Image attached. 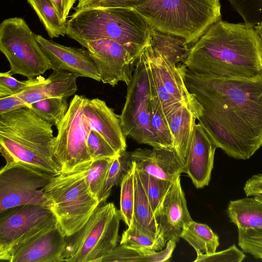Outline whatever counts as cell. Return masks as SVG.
Returning a JSON list of instances; mask_svg holds the SVG:
<instances>
[{
    "mask_svg": "<svg viewBox=\"0 0 262 262\" xmlns=\"http://www.w3.org/2000/svg\"><path fill=\"white\" fill-rule=\"evenodd\" d=\"M144 1V0H101L94 7L134 8Z\"/></svg>",
    "mask_w": 262,
    "mask_h": 262,
    "instance_id": "43",
    "label": "cell"
},
{
    "mask_svg": "<svg viewBox=\"0 0 262 262\" xmlns=\"http://www.w3.org/2000/svg\"><path fill=\"white\" fill-rule=\"evenodd\" d=\"M149 84L146 60L142 51L127 85L126 100L119 115L123 132L140 144L161 148L152 129L149 112Z\"/></svg>",
    "mask_w": 262,
    "mask_h": 262,
    "instance_id": "10",
    "label": "cell"
},
{
    "mask_svg": "<svg viewBox=\"0 0 262 262\" xmlns=\"http://www.w3.org/2000/svg\"><path fill=\"white\" fill-rule=\"evenodd\" d=\"M227 214L237 229L262 228V202L253 196L230 201Z\"/></svg>",
    "mask_w": 262,
    "mask_h": 262,
    "instance_id": "23",
    "label": "cell"
},
{
    "mask_svg": "<svg viewBox=\"0 0 262 262\" xmlns=\"http://www.w3.org/2000/svg\"><path fill=\"white\" fill-rule=\"evenodd\" d=\"M254 196L257 200L262 202V194H257Z\"/></svg>",
    "mask_w": 262,
    "mask_h": 262,
    "instance_id": "47",
    "label": "cell"
},
{
    "mask_svg": "<svg viewBox=\"0 0 262 262\" xmlns=\"http://www.w3.org/2000/svg\"><path fill=\"white\" fill-rule=\"evenodd\" d=\"M26 85V80L16 79L9 71L0 73V98L16 95Z\"/></svg>",
    "mask_w": 262,
    "mask_h": 262,
    "instance_id": "40",
    "label": "cell"
},
{
    "mask_svg": "<svg viewBox=\"0 0 262 262\" xmlns=\"http://www.w3.org/2000/svg\"><path fill=\"white\" fill-rule=\"evenodd\" d=\"M87 148L92 160L101 158H115L118 154L97 132L91 129L88 137Z\"/></svg>",
    "mask_w": 262,
    "mask_h": 262,
    "instance_id": "38",
    "label": "cell"
},
{
    "mask_svg": "<svg viewBox=\"0 0 262 262\" xmlns=\"http://www.w3.org/2000/svg\"><path fill=\"white\" fill-rule=\"evenodd\" d=\"M77 77L69 72L53 70L47 78L40 75L28 79L26 87L16 95L27 103L28 107L32 103L49 98H68L78 90Z\"/></svg>",
    "mask_w": 262,
    "mask_h": 262,
    "instance_id": "21",
    "label": "cell"
},
{
    "mask_svg": "<svg viewBox=\"0 0 262 262\" xmlns=\"http://www.w3.org/2000/svg\"><path fill=\"white\" fill-rule=\"evenodd\" d=\"M67 98L44 99L28 106L36 115L57 127L66 115L69 107Z\"/></svg>",
    "mask_w": 262,
    "mask_h": 262,
    "instance_id": "30",
    "label": "cell"
},
{
    "mask_svg": "<svg viewBox=\"0 0 262 262\" xmlns=\"http://www.w3.org/2000/svg\"><path fill=\"white\" fill-rule=\"evenodd\" d=\"M137 170L151 209L155 213L173 182L160 179L145 172L138 169Z\"/></svg>",
    "mask_w": 262,
    "mask_h": 262,
    "instance_id": "33",
    "label": "cell"
},
{
    "mask_svg": "<svg viewBox=\"0 0 262 262\" xmlns=\"http://www.w3.org/2000/svg\"><path fill=\"white\" fill-rule=\"evenodd\" d=\"M88 166L54 176L43 188L49 208L56 217L57 226L67 237L79 231L100 204L85 181Z\"/></svg>",
    "mask_w": 262,
    "mask_h": 262,
    "instance_id": "6",
    "label": "cell"
},
{
    "mask_svg": "<svg viewBox=\"0 0 262 262\" xmlns=\"http://www.w3.org/2000/svg\"><path fill=\"white\" fill-rule=\"evenodd\" d=\"M217 146L203 126L195 123L184 173L196 188L208 185Z\"/></svg>",
    "mask_w": 262,
    "mask_h": 262,
    "instance_id": "18",
    "label": "cell"
},
{
    "mask_svg": "<svg viewBox=\"0 0 262 262\" xmlns=\"http://www.w3.org/2000/svg\"><path fill=\"white\" fill-rule=\"evenodd\" d=\"M142 51L149 85L155 91L166 118L183 105L196 100L187 89L180 66L169 61L149 42Z\"/></svg>",
    "mask_w": 262,
    "mask_h": 262,
    "instance_id": "13",
    "label": "cell"
},
{
    "mask_svg": "<svg viewBox=\"0 0 262 262\" xmlns=\"http://www.w3.org/2000/svg\"><path fill=\"white\" fill-rule=\"evenodd\" d=\"M83 114L91 129L98 133L118 154L126 150V137L119 115L104 101L85 97Z\"/></svg>",
    "mask_w": 262,
    "mask_h": 262,
    "instance_id": "19",
    "label": "cell"
},
{
    "mask_svg": "<svg viewBox=\"0 0 262 262\" xmlns=\"http://www.w3.org/2000/svg\"><path fill=\"white\" fill-rule=\"evenodd\" d=\"M133 166L130 152L126 150L119 153L112 162L105 184L99 197L100 204L104 202L114 186L121 184L123 179Z\"/></svg>",
    "mask_w": 262,
    "mask_h": 262,
    "instance_id": "31",
    "label": "cell"
},
{
    "mask_svg": "<svg viewBox=\"0 0 262 262\" xmlns=\"http://www.w3.org/2000/svg\"><path fill=\"white\" fill-rule=\"evenodd\" d=\"M0 50L10 64V73L31 79L51 69L50 61L36 35L20 17L4 19L0 25Z\"/></svg>",
    "mask_w": 262,
    "mask_h": 262,
    "instance_id": "8",
    "label": "cell"
},
{
    "mask_svg": "<svg viewBox=\"0 0 262 262\" xmlns=\"http://www.w3.org/2000/svg\"><path fill=\"white\" fill-rule=\"evenodd\" d=\"M254 29L262 40V21L254 26Z\"/></svg>",
    "mask_w": 262,
    "mask_h": 262,
    "instance_id": "46",
    "label": "cell"
},
{
    "mask_svg": "<svg viewBox=\"0 0 262 262\" xmlns=\"http://www.w3.org/2000/svg\"><path fill=\"white\" fill-rule=\"evenodd\" d=\"M134 187L135 199L133 217L130 226H134L139 231L154 238H158L154 213L136 167L134 174Z\"/></svg>",
    "mask_w": 262,
    "mask_h": 262,
    "instance_id": "24",
    "label": "cell"
},
{
    "mask_svg": "<svg viewBox=\"0 0 262 262\" xmlns=\"http://www.w3.org/2000/svg\"><path fill=\"white\" fill-rule=\"evenodd\" d=\"M136 168L157 178L173 182L184 173V165L173 148H137L130 152Z\"/></svg>",
    "mask_w": 262,
    "mask_h": 262,
    "instance_id": "20",
    "label": "cell"
},
{
    "mask_svg": "<svg viewBox=\"0 0 262 262\" xmlns=\"http://www.w3.org/2000/svg\"><path fill=\"white\" fill-rule=\"evenodd\" d=\"M66 35L82 46L107 38L142 51L150 40V27L133 8L94 7L75 11L67 20Z\"/></svg>",
    "mask_w": 262,
    "mask_h": 262,
    "instance_id": "4",
    "label": "cell"
},
{
    "mask_svg": "<svg viewBox=\"0 0 262 262\" xmlns=\"http://www.w3.org/2000/svg\"><path fill=\"white\" fill-rule=\"evenodd\" d=\"M36 39L50 60L51 69L101 81L99 70L86 49L64 46L40 35H36Z\"/></svg>",
    "mask_w": 262,
    "mask_h": 262,
    "instance_id": "17",
    "label": "cell"
},
{
    "mask_svg": "<svg viewBox=\"0 0 262 262\" xmlns=\"http://www.w3.org/2000/svg\"><path fill=\"white\" fill-rule=\"evenodd\" d=\"M121 220L113 203L99 205L85 225L67 237L70 254L67 262H100L117 246Z\"/></svg>",
    "mask_w": 262,
    "mask_h": 262,
    "instance_id": "7",
    "label": "cell"
},
{
    "mask_svg": "<svg viewBox=\"0 0 262 262\" xmlns=\"http://www.w3.org/2000/svg\"><path fill=\"white\" fill-rule=\"evenodd\" d=\"M149 44L176 65L183 63L191 47L183 38L151 28Z\"/></svg>",
    "mask_w": 262,
    "mask_h": 262,
    "instance_id": "26",
    "label": "cell"
},
{
    "mask_svg": "<svg viewBox=\"0 0 262 262\" xmlns=\"http://www.w3.org/2000/svg\"><path fill=\"white\" fill-rule=\"evenodd\" d=\"M177 242L170 239L164 249L160 251H150L117 246L111 253L104 256L100 262H163L168 260L172 255Z\"/></svg>",
    "mask_w": 262,
    "mask_h": 262,
    "instance_id": "25",
    "label": "cell"
},
{
    "mask_svg": "<svg viewBox=\"0 0 262 262\" xmlns=\"http://www.w3.org/2000/svg\"><path fill=\"white\" fill-rule=\"evenodd\" d=\"M1 213L0 259L17 245L57 225L51 210L45 206L24 205Z\"/></svg>",
    "mask_w": 262,
    "mask_h": 262,
    "instance_id": "12",
    "label": "cell"
},
{
    "mask_svg": "<svg viewBox=\"0 0 262 262\" xmlns=\"http://www.w3.org/2000/svg\"><path fill=\"white\" fill-rule=\"evenodd\" d=\"M185 85L203 107L198 118L217 148L247 160L262 146V71L222 77L180 65Z\"/></svg>",
    "mask_w": 262,
    "mask_h": 262,
    "instance_id": "1",
    "label": "cell"
},
{
    "mask_svg": "<svg viewBox=\"0 0 262 262\" xmlns=\"http://www.w3.org/2000/svg\"><path fill=\"white\" fill-rule=\"evenodd\" d=\"M180 237L194 248L196 254L214 253L220 245L219 236L208 225L193 221L184 226Z\"/></svg>",
    "mask_w": 262,
    "mask_h": 262,
    "instance_id": "27",
    "label": "cell"
},
{
    "mask_svg": "<svg viewBox=\"0 0 262 262\" xmlns=\"http://www.w3.org/2000/svg\"><path fill=\"white\" fill-rule=\"evenodd\" d=\"M70 254L67 237L56 225L14 247L3 260L61 262L66 261Z\"/></svg>",
    "mask_w": 262,
    "mask_h": 262,
    "instance_id": "15",
    "label": "cell"
},
{
    "mask_svg": "<svg viewBox=\"0 0 262 262\" xmlns=\"http://www.w3.org/2000/svg\"><path fill=\"white\" fill-rule=\"evenodd\" d=\"M245 257L243 251L234 244L219 252L215 251L209 254H197L196 258L193 261L241 262Z\"/></svg>",
    "mask_w": 262,
    "mask_h": 262,
    "instance_id": "39",
    "label": "cell"
},
{
    "mask_svg": "<svg viewBox=\"0 0 262 262\" xmlns=\"http://www.w3.org/2000/svg\"><path fill=\"white\" fill-rule=\"evenodd\" d=\"M182 64L219 76L252 77L262 71V40L253 26L221 19L191 46Z\"/></svg>",
    "mask_w": 262,
    "mask_h": 262,
    "instance_id": "2",
    "label": "cell"
},
{
    "mask_svg": "<svg viewBox=\"0 0 262 262\" xmlns=\"http://www.w3.org/2000/svg\"><path fill=\"white\" fill-rule=\"evenodd\" d=\"M203 108L197 100L183 105L167 117L172 138L173 148L185 165L188 158L196 120Z\"/></svg>",
    "mask_w": 262,
    "mask_h": 262,
    "instance_id": "22",
    "label": "cell"
},
{
    "mask_svg": "<svg viewBox=\"0 0 262 262\" xmlns=\"http://www.w3.org/2000/svg\"><path fill=\"white\" fill-rule=\"evenodd\" d=\"M120 244L127 247L155 252L163 250L166 244L161 238H154L130 226L122 233Z\"/></svg>",
    "mask_w": 262,
    "mask_h": 262,
    "instance_id": "32",
    "label": "cell"
},
{
    "mask_svg": "<svg viewBox=\"0 0 262 262\" xmlns=\"http://www.w3.org/2000/svg\"><path fill=\"white\" fill-rule=\"evenodd\" d=\"M133 9L151 28L183 38L191 46L222 19L219 0H144Z\"/></svg>",
    "mask_w": 262,
    "mask_h": 262,
    "instance_id": "5",
    "label": "cell"
},
{
    "mask_svg": "<svg viewBox=\"0 0 262 262\" xmlns=\"http://www.w3.org/2000/svg\"><path fill=\"white\" fill-rule=\"evenodd\" d=\"M238 245L245 252L262 260V228L238 229Z\"/></svg>",
    "mask_w": 262,
    "mask_h": 262,
    "instance_id": "37",
    "label": "cell"
},
{
    "mask_svg": "<svg viewBox=\"0 0 262 262\" xmlns=\"http://www.w3.org/2000/svg\"><path fill=\"white\" fill-rule=\"evenodd\" d=\"M77 0H51L58 15L63 23H67V18L74 4Z\"/></svg>",
    "mask_w": 262,
    "mask_h": 262,
    "instance_id": "44",
    "label": "cell"
},
{
    "mask_svg": "<svg viewBox=\"0 0 262 262\" xmlns=\"http://www.w3.org/2000/svg\"><path fill=\"white\" fill-rule=\"evenodd\" d=\"M149 91V112L155 135L161 148H173L172 136L162 106L155 91L150 85Z\"/></svg>",
    "mask_w": 262,
    "mask_h": 262,
    "instance_id": "28",
    "label": "cell"
},
{
    "mask_svg": "<svg viewBox=\"0 0 262 262\" xmlns=\"http://www.w3.org/2000/svg\"><path fill=\"white\" fill-rule=\"evenodd\" d=\"M53 176L26 165L4 166L0 171V213L28 204L49 208L43 188Z\"/></svg>",
    "mask_w": 262,
    "mask_h": 262,
    "instance_id": "11",
    "label": "cell"
},
{
    "mask_svg": "<svg viewBox=\"0 0 262 262\" xmlns=\"http://www.w3.org/2000/svg\"><path fill=\"white\" fill-rule=\"evenodd\" d=\"M25 107L27 103L16 95L0 98V115Z\"/></svg>",
    "mask_w": 262,
    "mask_h": 262,
    "instance_id": "41",
    "label": "cell"
},
{
    "mask_svg": "<svg viewBox=\"0 0 262 262\" xmlns=\"http://www.w3.org/2000/svg\"><path fill=\"white\" fill-rule=\"evenodd\" d=\"M34 10L51 38L66 35L67 23L60 19L51 0H27Z\"/></svg>",
    "mask_w": 262,
    "mask_h": 262,
    "instance_id": "29",
    "label": "cell"
},
{
    "mask_svg": "<svg viewBox=\"0 0 262 262\" xmlns=\"http://www.w3.org/2000/svg\"><path fill=\"white\" fill-rule=\"evenodd\" d=\"M244 23L255 26L262 21V0H227Z\"/></svg>",
    "mask_w": 262,
    "mask_h": 262,
    "instance_id": "36",
    "label": "cell"
},
{
    "mask_svg": "<svg viewBox=\"0 0 262 262\" xmlns=\"http://www.w3.org/2000/svg\"><path fill=\"white\" fill-rule=\"evenodd\" d=\"M101 0H78L77 5L74 8L75 11L91 8L96 6Z\"/></svg>",
    "mask_w": 262,
    "mask_h": 262,
    "instance_id": "45",
    "label": "cell"
},
{
    "mask_svg": "<svg viewBox=\"0 0 262 262\" xmlns=\"http://www.w3.org/2000/svg\"><path fill=\"white\" fill-rule=\"evenodd\" d=\"M135 164L123 179L121 184L120 213L121 220L128 227H130L133 217L135 199L134 174Z\"/></svg>",
    "mask_w": 262,
    "mask_h": 262,
    "instance_id": "35",
    "label": "cell"
},
{
    "mask_svg": "<svg viewBox=\"0 0 262 262\" xmlns=\"http://www.w3.org/2000/svg\"><path fill=\"white\" fill-rule=\"evenodd\" d=\"M85 98L84 96L74 95L66 115L56 127L53 155L61 172H72L89 166L92 162L86 144L91 128L83 114Z\"/></svg>",
    "mask_w": 262,
    "mask_h": 262,
    "instance_id": "9",
    "label": "cell"
},
{
    "mask_svg": "<svg viewBox=\"0 0 262 262\" xmlns=\"http://www.w3.org/2000/svg\"><path fill=\"white\" fill-rule=\"evenodd\" d=\"M247 196L262 194V174L252 176L245 183L243 188Z\"/></svg>",
    "mask_w": 262,
    "mask_h": 262,
    "instance_id": "42",
    "label": "cell"
},
{
    "mask_svg": "<svg viewBox=\"0 0 262 262\" xmlns=\"http://www.w3.org/2000/svg\"><path fill=\"white\" fill-rule=\"evenodd\" d=\"M114 159L105 158L93 160L86 168L85 181L91 193L98 200Z\"/></svg>",
    "mask_w": 262,
    "mask_h": 262,
    "instance_id": "34",
    "label": "cell"
},
{
    "mask_svg": "<svg viewBox=\"0 0 262 262\" xmlns=\"http://www.w3.org/2000/svg\"><path fill=\"white\" fill-rule=\"evenodd\" d=\"M83 47L96 64L103 83L112 86L121 81L127 85L130 83L142 51L107 38L88 41Z\"/></svg>",
    "mask_w": 262,
    "mask_h": 262,
    "instance_id": "14",
    "label": "cell"
},
{
    "mask_svg": "<svg viewBox=\"0 0 262 262\" xmlns=\"http://www.w3.org/2000/svg\"><path fill=\"white\" fill-rule=\"evenodd\" d=\"M154 216L158 237L166 244L170 239L178 243L184 226L193 221L188 210L180 177L173 181Z\"/></svg>",
    "mask_w": 262,
    "mask_h": 262,
    "instance_id": "16",
    "label": "cell"
},
{
    "mask_svg": "<svg viewBox=\"0 0 262 262\" xmlns=\"http://www.w3.org/2000/svg\"><path fill=\"white\" fill-rule=\"evenodd\" d=\"M53 125L27 107L0 115V151L5 166L23 165L60 174L53 155Z\"/></svg>",
    "mask_w": 262,
    "mask_h": 262,
    "instance_id": "3",
    "label": "cell"
}]
</instances>
